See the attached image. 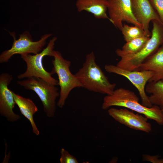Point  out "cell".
Returning <instances> with one entry per match:
<instances>
[{"instance_id":"7c38bea8","label":"cell","mask_w":163,"mask_h":163,"mask_svg":"<svg viewBox=\"0 0 163 163\" xmlns=\"http://www.w3.org/2000/svg\"><path fill=\"white\" fill-rule=\"evenodd\" d=\"M133 14L141 24L146 36H151L149 30L150 22L157 20L163 24L159 15L149 0H131Z\"/></svg>"},{"instance_id":"6da1fadb","label":"cell","mask_w":163,"mask_h":163,"mask_svg":"<svg viewBox=\"0 0 163 163\" xmlns=\"http://www.w3.org/2000/svg\"><path fill=\"white\" fill-rule=\"evenodd\" d=\"M139 100L134 92L120 88L115 89L112 94L104 97L102 108L106 110L112 106L125 107L143 114L159 125H163V113L159 107L156 105L150 107H146L140 103Z\"/></svg>"},{"instance_id":"4fadbf2b","label":"cell","mask_w":163,"mask_h":163,"mask_svg":"<svg viewBox=\"0 0 163 163\" xmlns=\"http://www.w3.org/2000/svg\"><path fill=\"white\" fill-rule=\"evenodd\" d=\"M149 70L153 76L148 82L163 81V44L148 57L136 71Z\"/></svg>"},{"instance_id":"30bf717a","label":"cell","mask_w":163,"mask_h":163,"mask_svg":"<svg viewBox=\"0 0 163 163\" xmlns=\"http://www.w3.org/2000/svg\"><path fill=\"white\" fill-rule=\"evenodd\" d=\"M109 115L117 121L131 129L149 133L152 130L151 124L145 116L135 113L127 108H111L108 109Z\"/></svg>"},{"instance_id":"ac0fdd59","label":"cell","mask_w":163,"mask_h":163,"mask_svg":"<svg viewBox=\"0 0 163 163\" xmlns=\"http://www.w3.org/2000/svg\"><path fill=\"white\" fill-rule=\"evenodd\" d=\"M121 31L126 42L145 36L142 28L136 25L131 26L124 24Z\"/></svg>"},{"instance_id":"5b68a950","label":"cell","mask_w":163,"mask_h":163,"mask_svg":"<svg viewBox=\"0 0 163 163\" xmlns=\"http://www.w3.org/2000/svg\"><path fill=\"white\" fill-rule=\"evenodd\" d=\"M57 37H53L50 39L47 46L41 52L32 55L26 54L21 55V57L27 65L26 71L17 76L18 79L35 77L40 78L55 85H59V81L53 77L51 72L46 71L43 64V59L45 56H53V48Z\"/></svg>"},{"instance_id":"d6986e66","label":"cell","mask_w":163,"mask_h":163,"mask_svg":"<svg viewBox=\"0 0 163 163\" xmlns=\"http://www.w3.org/2000/svg\"><path fill=\"white\" fill-rule=\"evenodd\" d=\"M61 157L60 162L61 163H78L76 158L70 154L67 150L62 148L60 151Z\"/></svg>"},{"instance_id":"e0dca14e","label":"cell","mask_w":163,"mask_h":163,"mask_svg":"<svg viewBox=\"0 0 163 163\" xmlns=\"http://www.w3.org/2000/svg\"><path fill=\"white\" fill-rule=\"evenodd\" d=\"M150 38L145 36L126 42L121 49H117L115 50V53L120 57L124 55L136 53L144 48Z\"/></svg>"},{"instance_id":"9c48e42d","label":"cell","mask_w":163,"mask_h":163,"mask_svg":"<svg viewBox=\"0 0 163 163\" xmlns=\"http://www.w3.org/2000/svg\"><path fill=\"white\" fill-rule=\"evenodd\" d=\"M109 21L120 30L123 22L142 28L134 17L132 10L131 0H107Z\"/></svg>"},{"instance_id":"8fae6325","label":"cell","mask_w":163,"mask_h":163,"mask_svg":"<svg viewBox=\"0 0 163 163\" xmlns=\"http://www.w3.org/2000/svg\"><path fill=\"white\" fill-rule=\"evenodd\" d=\"M12 78L11 75L7 73L0 75V114L8 121L11 122L21 118L19 115L13 111L16 103L12 91L8 88Z\"/></svg>"},{"instance_id":"3957f363","label":"cell","mask_w":163,"mask_h":163,"mask_svg":"<svg viewBox=\"0 0 163 163\" xmlns=\"http://www.w3.org/2000/svg\"><path fill=\"white\" fill-rule=\"evenodd\" d=\"M152 21L153 28L151 37L145 46L136 53L121 56V59L116 65L117 66L127 70H136L163 44V24L155 20Z\"/></svg>"},{"instance_id":"2e32d148","label":"cell","mask_w":163,"mask_h":163,"mask_svg":"<svg viewBox=\"0 0 163 163\" xmlns=\"http://www.w3.org/2000/svg\"><path fill=\"white\" fill-rule=\"evenodd\" d=\"M145 91L150 94L149 98L152 104L158 106L163 113V81L148 82Z\"/></svg>"},{"instance_id":"9a60e30c","label":"cell","mask_w":163,"mask_h":163,"mask_svg":"<svg viewBox=\"0 0 163 163\" xmlns=\"http://www.w3.org/2000/svg\"><path fill=\"white\" fill-rule=\"evenodd\" d=\"M12 91L15 103L21 113L29 121L33 133L36 135H39L40 132L33 119L34 115L38 110L37 107L31 99L23 97Z\"/></svg>"},{"instance_id":"44dd1931","label":"cell","mask_w":163,"mask_h":163,"mask_svg":"<svg viewBox=\"0 0 163 163\" xmlns=\"http://www.w3.org/2000/svg\"><path fill=\"white\" fill-rule=\"evenodd\" d=\"M158 155H151L144 154L142 156L143 161H146L152 163H163V158H159Z\"/></svg>"},{"instance_id":"5bb4252c","label":"cell","mask_w":163,"mask_h":163,"mask_svg":"<svg viewBox=\"0 0 163 163\" xmlns=\"http://www.w3.org/2000/svg\"><path fill=\"white\" fill-rule=\"evenodd\" d=\"M75 5L79 12L85 11L92 14L96 18L109 20L107 13V0H77Z\"/></svg>"},{"instance_id":"ffe728a7","label":"cell","mask_w":163,"mask_h":163,"mask_svg":"<svg viewBox=\"0 0 163 163\" xmlns=\"http://www.w3.org/2000/svg\"><path fill=\"white\" fill-rule=\"evenodd\" d=\"M163 23V0H149Z\"/></svg>"},{"instance_id":"7a4b0ae2","label":"cell","mask_w":163,"mask_h":163,"mask_svg":"<svg viewBox=\"0 0 163 163\" xmlns=\"http://www.w3.org/2000/svg\"><path fill=\"white\" fill-rule=\"evenodd\" d=\"M82 87L91 91L103 94H112L116 86L111 83L95 62L93 52L87 54L82 67L74 74Z\"/></svg>"},{"instance_id":"ba28073f","label":"cell","mask_w":163,"mask_h":163,"mask_svg":"<svg viewBox=\"0 0 163 163\" xmlns=\"http://www.w3.org/2000/svg\"><path fill=\"white\" fill-rule=\"evenodd\" d=\"M104 69L109 73L121 75L128 79L138 90L141 98V104L149 107L152 106L145 91L146 83L148 82L153 76L152 72L149 70H129L112 64L106 65Z\"/></svg>"},{"instance_id":"277c9868","label":"cell","mask_w":163,"mask_h":163,"mask_svg":"<svg viewBox=\"0 0 163 163\" xmlns=\"http://www.w3.org/2000/svg\"><path fill=\"white\" fill-rule=\"evenodd\" d=\"M52 61L53 66L51 72L53 74L56 73L60 87L59 98L57 106L60 108L64 106L66 101L70 92L75 88L82 87L80 82L70 70L71 62L62 57L60 52L54 50Z\"/></svg>"},{"instance_id":"8992f818","label":"cell","mask_w":163,"mask_h":163,"mask_svg":"<svg viewBox=\"0 0 163 163\" xmlns=\"http://www.w3.org/2000/svg\"><path fill=\"white\" fill-rule=\"evenodd\" d=\"M27 78L18 81L17 82L25 89L34 91L40 100L46 115L49 117H54L56 110V100L59 96L58 88L56 85L40 78L32 77Z\"/></svg>"},{"instance_id":"52a82bcc","label":"cell","mask_w":163,"mask_h":163,"mask_svg":"<svg viewBox=\"0 0 163 163\" xmlns=\"http://www.w3.org/2000/svg\"><path fill=\"white\" fill-rule=\"evenodd\" d=\"M9 34L13 37V42L10 49L4 51L1 54V63L7 62L16 54H36L40 52L46 43V40L52 35V34H45L41 36L39 40L34 41L30 33L27 31L19 34L18 39H16L14 32H9Z\"/></svg>"}]
</instances>
